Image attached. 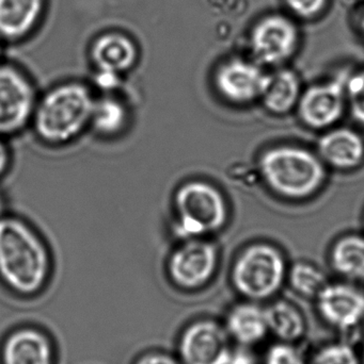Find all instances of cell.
Segmentation results:
<instances>
[{
	"mask_svg": "<svg viewBox=\"0 0 364 364\" xmlns=\"http://www.w3.org/2000/svg\"><path fill=\"white\" fill-rule=\"evenodd\" d=\"M298 31L294 23L281 15L262 19L251 34V48L258 62L279 65L294 55Z\"/></svg>",
	"mask_w": 364,
	"mask_h": 364,
	"instance_id": "7c38bea8",
	"label": "cell"
},
{
	"mask_svg": "<svg viewBox=\"0 0 364 364\" xmlns=\"http://www.w3.org/2000/svg\"><path fill=\"white\" fill-rule=\"evenodd\" d=\"M173 232L180 241L207 237L226 226L229 205L222 191L211 182H184L173 197Z\"/></svg>",
	"mask_w": 364,
	"mask_h": 364,
	"instance_id": "277c9868",
	"label": "cell"
},
{
	"mask_svg": "<svg viewBox=\"0 0 364 364\" xmlns=\"http://www.w3.org/2000/svg\"><path fill=\"white\" fill-rule=\"evenodd\" d=\"M228 364H258V359L252 348L235 346L232 348Z\"/></svg>",
	"mask_w": 364,
	"mask_h": 364,
	"instance_id": "83f0119b",
	"label": "cell"
},
{
	"mask_svg": "<svg viewBox=\"0 0 364 364\" xmlns=\"http://www.w3.org/2000/svg\"><path fill=\"white\" fill-rule=\"evenodd\" d=\"M348 74L339 73L331 80L316 83L301 92L296 109L307 127L327 130L342 119L348 109L345 85Z\"/></svg>",
	"mask_w": 364,
	"mask_h": 364,
	"instance_id": "52a82bcc",
	"label": "cell"
},
{
	"mask_svg": "<svg viewBox=\"0 0 364 364\" xmlns=\"http://www.w3.org/2000/svg\"><path fill=\"white\" fill-rule=\"evenodd\" d=\"M48 338L34 328H23L6 338L2 348L4 364H53Z\"/></svg>",
	"mask_w": 364,
	"mask_h": 364,
	"instance_id": "9a60e30c",
	"label": "cell"
},
{
	"mask_svg": "<svg viewBox=\"0 0 364 364\" xmlns=\"http://www.w3.org/2000/svg\"><path fill=\"white\" fill-rule=\"evenodd\" d=\"M308 364H361V360L348 342H331L318 348Z\"/></svg>",
	"mask_w": 364,
	"mask_h": 364,
	"instance_id": "603a6c76",
	"label": "cell"
},
{
	"mask_svg": "<svg viewBox=\"0 0 364 364\" xmlns=\"http://www.w3.org/2000/svg\"><path fill=\"white\" fill-rule=\"evenodd\" d=\"M4 216H6V214H4V198L1 193H0V220H1Z\"/></svg>",
	"mask_w": 364,
	"mask_h": 364,
	"instance_id": "4dcf8cb0",
	"label": "cell"
},
{
	"mask_svg": "<svg viewBox=\"0 0 364 364\" xmlns=\"http://www.w3.org/2000/svg\"><path fill=\"white\" fill-rule=\"evenodd\" d=\"M261 176L266 186L284 198H309L326 181V166L318 154L296 145H279L267 149L259 160Z\"/></svg>",
	"mask_w": 364,
	"mask_h": 364,
	"instance_id": "3957f363",
	"label": "cell"
},
{
	"mask_svg": "<svg viewBox=\"0 0 364 364\" xmlns=\"http://www.w3.org/2000/svg\"><path fill=\"white\" fill-rule=\"evenodd\" d=\"M10 166V153L4 141V136H0V177L4 176Z\"/></svg>",
	"mask_w": 364,
	"mask_h": 364,
	"instance_id": "f546056e",
	"label": "cell"
},
{
	"mask_svg": "<svg viewBox=\"0 0 364 364\" xmlns=\"http://www.w3.org/2000/svg\"><path fill=\"white\" fill-rule=\"evenodd\" d=\"M327 0H286L291 10L303 18H312L322 12Z\"/></svg>",
	"mask_w": 364,
	"mask_h": 364,
	"instance_id": "484cf974",
	"label": "cell"
},
{
	"mask_svg": "<svg viewBox=\"0 0 364 364\" xmlns=\"http://www.w3.org/2000/svg\"><path fill=\"white\" fill-rule=\"evenodd\" d=\"M286 282L299 296L316 299L328 280L320 267L299 261L288 267Z\"/></svg>",
	"mask_w": 364,
	"mask_h": 364,
	"instance_id": "7402d4cb",
	"label": "cell"
},
{
	"mask_svg": "<svg viewBox=\"0 0 364 364\" xmlns=\"http://www.w3.org/2000/svg\"><path fill=\"white\" fill-rule=\"evenodd\" d=\"M51 256L43 239L27 223L4 216L0 220V279L14 292L42 290L51 274Z\"/></svg>",
	"mask_w": 364,
	"mask_h": 364,
	"instance_id": "6da1fadb",
	"label": "cell"
},
{
	"mask_svg": "<svg viewBox=\"0 0 364 364\" xmlns=\"http://www.w3.org/2000/svg\"><path fill=\"white\" fill-rule=\"evenodd\" d=\"M92 57L98 70L121 74L132 68L136 59V51L128 38L110 34L103 36L95 43Z\"/></svg>",
	"mask_w": 364,
	"mask_h": 364,
	"instance_id": "ffe728a7",
	"label": "cell"
},
{
	"mask_svg": "<svg viewBox=\"0 0 364 364\" xmlns=\"http://www.w3.org/2000/svg\"><path fill=\"white\" fill-rule=\"evenodd\" d=\"M301 95L298 76L293 70L281 68L269 74L261 100L269 112L282 115L296 108Z\"/></svg>",
	"mask_w": 364,
	"mask_h": 364,
	"instance_id": "e0dca14e",
	"label": "cell"
},
{
	"mask_svg": "<svg viewBox=\"0 0 364 364\" xmlns=\"http://www.w3.org/2000/svg\"><path fill=\"white\" fill-rule=\"evenodd\" d=\"M135 364H183L177 359L162 354V353H149L143 355Z\"/></svg>",
	"mask_w": 364,
	"mask_h": 364,
	"instance_id": "f1b7e54d",
	"label": "cell"
},
{
	"mask_svg": "<svg viewBox=\"0 0 364 364\" xmlns=\"http://www.w3.org/2000/svg\"><path fill=\"white\" fill-rule=\"evenodd\" d=\"M288 269L279 248L269 243H254L235 259L231 282L245 301L262 303L273 299L281 290Z\"/></svg>",
	"mask_w": 364,
	"mask_h": 364,
	"instance_id": "5b68a950",
	"label": "cell"
},
{
	"mask_svg": "<svg viewBox=\"0 0 364 364\" xmlns=\"http://www.w3.org/2000/svg\"><path fill=\"white\" fill-rule=\"evenodd\" d=\"M329 260L333 271L344 280L364 282V235L340 237L331 248Z\"/></svg>",
	"mask_w": 364,
	"mask_h": 364,
	"instance_id": "ac0fdd59",
	"label": "cell"
},
{
	"mask_svg": "<svg viewBox=\"0 0 364 364\" xmlns=\"http://www.w3.org/2000/svg\"><path fill=\"white\" fill-rule=\"evenodd\" d=\"M232 340L224 324L202 318L184 329L179 341L180 361L183 364H228Z\"/></svg>",
	"mask_w": 364,
	"mask_h": 364,
	"instance_id": "ba28073f",
	"label": "cell"
},
{
	"mask_svg": "<svg viewBox=\"0 0 364 364\" xmlns=\"http://www.w3.org/2000/svg\"><path fill=\"white\" fill-rule=\"evenodd\" d=\"M95 96L78 82L49 90L36 102L31 123L34 132L49 145H63L90 127Z\"/></svg>",
	"mask_w": 364,
	"mask_h": 364,
	"instance_id": "7a4b0ae2",
	"label": "cell"
},
{
	"mask_svg": "<svg viewBox=\"0 0 364 364\" xmlns=\"http://www.w3.org/2000/svg\"><path fill=\"white\" fill-rule=\"evenodd\" d=\"M318 155L325 166L336 170L352 171L364 161V139L348 127H331L318 142Z\"/></svg>",
	"mask_w": 364,
	"mask_h": 364,
	"instance_id": "4fadbf2b",
	"label": "cell"
},
{
	"mask_svg": "<svg viewBox=\"0 0 364 364\" xmlns=\"http://www.w3.org/2000/svg\"><path fill=\"white\" fill-rule=\"evenodd\" d=\"M219 262L217 246L207 237L183 240L168 259V275L184 290H198L215 275Z\"/></svg>",
	"mask_w": 364,
	"mask_h": 364,
	"instance_id": "8992f818",
	"label": "cell"
},
{
	"mask_svg": "<svg viewBox=\"0 0 364 364\" xmlns=\"http://www.w3.org/2000/svg\"><path fill=\"white\" fill-rule=\"evenodd\" d=\"M36 95L30 81L9 66H0V136L16 134L31 122Z\"/></svg>",
	"mask_w": 364,
	"mask_h": 364,
	"instance_id": "9c48e42d",
	"label": "cell"
},
{
	"mask_svg": "<svg viewBox=\"0 0 364 364\" xmlns=\"http://www.w3.org/2000/svg\"><path fill=\"white\" fill-rule=\"evenodd\" d=\"M345 90L350 115L355 122L364 126V70L348 74Z\"/></svg>",
	"mask_w": 364,
	"mask_h": 364,
	"instance_id": "cb8c5ba5",
	"label": "cell"
},
{
	"mask_svg": "<svg viewBox=\"0 0 364 364\" xmlns=\"http://www.w3.org/2000/svg\"><path fill=\"white\" fill-rule=\"evenodd\" d=\"M41 0H0V33L14 38L31 28L40 12Z\"/></svg>",
	"mask_w": 364,
	"mask_h": 364,
	"instance_id": "44dd1931",
	"label": "cell"
},
{
	"mask_svg": "<svg viewBox=\"0 0 364 364\" xmlns=\"http://www.w3.org/2000/svg\"><path fill=\"white\" fill-rule=\"evenodd\" d=\"M269 74L258 64L241 59H233L222 64L215 74L218 94L227 102L248 105L261 100Z\"/></svg>",
	"mask_w": 364,
	"mask_h": 364,
	"instance_id": "8fae6325",
	"label": "cell"
},
{
	"mask_svg": "<svg viewBox=\"0 0 364 364\" xmlns=\"http://www.w3.org/2000/svg\"><path fill=\"white\" fill-rule=\"evenodd\" d=\"M96 87L104 92V94H113V91L119 87L120 74L110 70H98L94 78Z\"/></svg>",
	"mask_w": 364,
	"mask_h": 364,
	"instance_id": "4316f807",
	"label": "cell"
},
{
	"mask_svg": "<svg viewBox=\"0 0 364 364\" xmlns=\"http://www.w3.org/2000/svg\"><path fill=\"white\" fill-rule=\"evenodd\" d=\"M360 26H361V28H363V30L364 31V10H363V14H361V17H360Z\"/></svg>",
	"mask_w": 364,
	"mask_h": 364,
	"instance_id": "1f68e13d",
	"label": "cell"
},
{
	"mask_svg": "<svg viewBox=\"0 0 364 364\" xmlns=\"http://www.w3.org/2000/svg\"><path fill=\"white\" fill-rule=\"evenodd\" d=\"M269 335L277 341L296 344L306 336L307 321L297 306L286 299H276L265 307Z\"/></svg>",
	"mask_w": 364,
	"mask_h": 364,
	"instance_id": "2e32d148",
	"label": "cell"
},
{
	"mask_svg": "<svg viewBox=\"0 0 364 364\" xmlns=\"http://www.w3.org/2000/svg\"><path fill=\"white\" fill-rule=\"evenodd\" d=\"M224 328L236 346L254 348L269 335L265 307L256 301L235 304L227 314Z\"/></svg>",
	"mask_w": 364,
	"mask_h": 364,
	"instance_id": "5bb4252c",
	"label": "cell"
},
{
	"mask_svg": "<svg viewBox=\"0 0 364 364\" xmlns=\"http://www.w3.org/2000/svg\"><path fill=\"white\" fill-rule=\"evenodd\" d=\"M130 122V110L115 94H102L95 97L90 128L106 138L124 132Z\"/></svg>",
	"mask_w": 364,
	"mask_h": 364,
	"instance_id": "d6986e66",
	"label": "cell"
},
{
	"mask_svg": "<svg viewBox=\"0 0 364 364\" xmlns=\"http://www.w3.org/2000/svg\"><path fill=\"white\" fill-rule=\"evenodd\" d=\"M264 364H308L295 344L276 342L269 346L264 357Z\"/></svg>",
	"mask_w": 364,
	"mask_h": 364,
	"instance_id": "d4e9b609",
	"label": "cell"
},
{
	"mask_svg": "<svg viewBox=\"0 0 364 364\" xmlns=\"http://www.w3.org/2000/svg\"><path fill=\"white\" fill-rule=\"evenodd\" d=\"M360 360H361V364H364V348H363V354L360 355Z\"/></svg>",
	"mask_w": 364,
	"mask_h": 364,
	"instance_id": "d6a6232c",
	"label": "cell"
},
{
	"mask_svg": "<svg viewBox=\"0 0 364 364\" xmlns=\"http://www.w3.org/2000/svg\"><path fill=\"white\" fill-rule=\"evenodd\" d=\"M316 301L320 318L331 328L350 331L364 322V290L358 284L328 282Z\"/></svg>",
	"mask_w": 364,
	"mask_h": 364,
	"instance_id": "30bf717a",
	"label": "cell"
}]
</instances>
